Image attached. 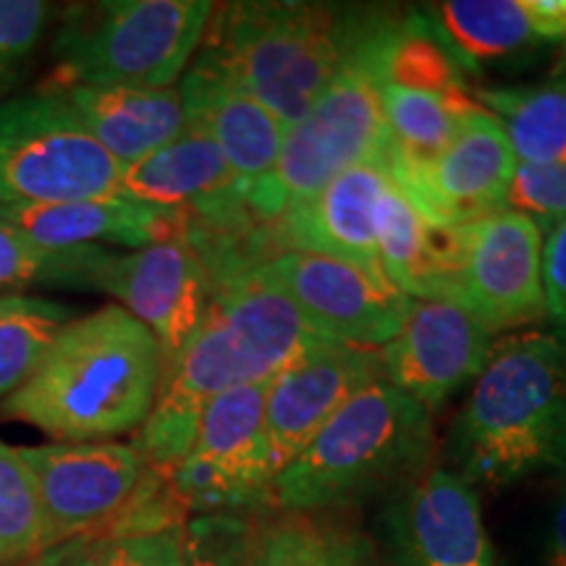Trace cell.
<instances>
[{
    "instance_id": "1",
    "label": "cell",
    "mask_w": 566,
    "mask_h": 566,
    "mask_svg": "<svg viewBox=\"0 0 566 566\" xmlns=\"http://www.w3.org/2000/svg\"><path fill=\"white\" fill-rule=\"evenodd\" d=\"M315 342L292 302L250 263L212 279L200 325L163 367L155 407L137 430L142 462L171 475L192 449L205 407L231 388L271 384Z\"/></svg>"
},
{
    "instance_id": "2",
    "label": "cell",
    "mask_w": 566,
    "mask_h": 566,
    "mask_svg": "<svg viewBox=\"0 0 566 566\" xmlns=\"http://www.w3.org/2000/svg\"><path fill=\"white\" fill-rule=\"evenodd\" d=\"M163 349L147 325L118 304L74 317L0 415L59 443H97L134 433L163 384Z\"/></svg>"
},
{
    "instance_id": "3",
    "label": "cell",
    "mask_w": 566,
    "mask_h": 566,
    "mask_svg": "<svg viewBox=\"0 0 566 566\" xmlns=\"http://www.w3.org/2000/svg\"><path fill=\"white\" fill-rule=\"evenodd\" d=\"M451 457L472 485L504 488L566 472V344L522 331L493 344L451 424Z\"/></svg>"
},
{
    "instance_id": "4",
    "label": "cell",
    "mask_w": 566,
    "mask_h": 566,
    "mask_svg": "<svg viewBox=\"0 0 566 566\" xmlns=\"http://www.w3.org/2000/svg\"><path fill=\"white\" fill-rule=\"evenodd\" d=\"M380 11L247 0L212 11L200 53L292 126L352 59Z\"/></svg>"
},
{
    "instance_id": "5",
    "label": "cell",
    "mask_w": 566,
    "mask_h": 566,
    "mask_svg": "<svg viewBox=\"0 0 566 566\" xmlns=\"http://www.w3.org/2000/svg\"><path fill=\"white\" fill-rule=\"evenodd\" d=\"M430 449L433 412L388 380H373L281 467L271 504L283 514H317L354 504L415 478Z\"/></svg>"
},
{
    "instance_id": "6",
    "label": "cell",
    "mask_w": 566,
    "mask_h": 566,
    "mask_svg": "<svg viewBox=\"0 0 566 566\" xmlns=\"http://www.w3.org/2000/svg\"><path fill=\"white\" fill-rule=\"evenodd\" d=\"M210 0H101L63 11L53 59L63 84L176 87L200 51Z\"/></svg>"
},
{
    "instance_id": "7",
    "label": "cell",
    "mask_w": 566,
    "mask_h": 566,
    "mask_svg": "<svg viewBox=\"0 0 566 566\" xmlns=\"http://www.w3.org/2000/svg\"><path fill=\"white\" fill-rule=\"evenodd\" d=\"M380 21L384 13L334 82L286 129L273 174L247 195L258 221H279L349 168L391 166L394 145L373 55Z\"/></svg>"
},
{
    "instance_id": "8",
    "label": "cell",
    "mask_w": 566,
    "mask_h": 566,
    "mask_svg": "<svg viewBox=\"0 0 566 566\" xmlns=\"http://www.w3.org/2000/svg\"><path fill=\"white\" fill-rule=\"evenodd\" d=\"M122 174L59 92L0 101V205L101 200L118 195Z\"/></svg>"
},
{
    "instance_id": "9",
    "label": "cell",
    "mask_w": 566,
    "mask_h": 566,
    "mask_svg": "<svg viewBox=\"0 0 566 566\" xmlns=\"http://www.w3.org/2000/svg\"><path fill=\"white\" fill-rule=\"evenodd\" d=\"M268 384L231 388L205 407L192 449L168 475L171 493L197 514H239L271 504L275 464L265 428Z\"/></svg>"
},
{
    "instance_id": "10",
    "label": "cell",
    "mask_w": 566,
    "mask_h": 566,
    "mask_svg": "<svg viewBox=\"0 0 566 566\" xmlns=\"http://www.w3.org/2000/svg\"><path fill=\"white\" fill-rule=\"evenodd\" d=\"M449 229V302L475 315L491 334L546 321V233L533 218L504 208Z\"/></svg>"
},
{
    "instance_id": "11",
    "label": "cell",
    "mask_w": 566,
    "mask_h": 566,
    "mask_svg": "<svg viewBox=\"0 0 566 566\" xmlns=\"http://www.w3.org/2000/svg\"><path fill=\"white\" fill-rule=\"evenodd\" d=\"M258 268L323 342L380 349L399 334L415 302L384 275L325 254L286 250Z\"/></svg>"
},
{
    "instance_id": "12",
    "label": "cell",
    "mask_w": 566,
    "mask_h": 566,
    "mask_svg": "<svg viewBox=\"0 0 566 566\" xmlns=\"http://www.w3.org/2000/svg\"><path fill=\"white\" fill-rule=\"evenodd\" d=\"M19 457L30 467L51 548L76 537H103L129 512L147 470L137 446L122 441L21 446Z\"/></svg>"
},
{
    "instance_id": "13",
    "label": "cell",
    "mask_w": 566,
    "mask_h": 566,
    "mask_svg": "<svg viewBox=\"0 0 566 566\" xmlns=\"http://www.w3.org/2000/svg\"><path fill=\"white\" fill-rule=\"evenodd\" d=\"M95 292L108 294L118 307L147 325L168 365L200 325L212 283L200 247L184 229L142 250H111Z\"/></svg>"
},
{
    "instance_id": "14",
    "label": "cell",
    "mask_w": 566,
    "mask_h": 566,
    "mask_svg": "<svg viewBox=\"0 0 566 566\" xmlns=\"http://www.w3.org/2000/svg\"><path fill=\"white\" fill-rule=\"evenodd\" d=\"M384 535L391 566H499L478 488L443 467L399 485Z\"/></svg>"
},
{
    "instance_id": "15",
    "label": "cell",
    "mask_w": 566,
    "mask_h": 566,
    "mask_svg": "<svg viewBox=\"0 0 566 566\" xmlns=\"http://www.w3.org/2000/svg\"><path fill=\"white\" fill-rule=\"evenodd\" d=\"M126 200L181 212L205 233L239 231L250 221L244 184L200 126L187 124L168 145L126 166L118 181Z\"/></svg>"
},
{
    "instance_id": "16",
    "label": "cell",
    "mask_w": 566,
    "mask_h": 566,
    "mask_svg": "<svg viewBox=\"0 0 566 566\" xmlns=\"http://www.w3.org/2000/svg\"><path fill=\"white\" fill-rule=\"evenodd\" d=\"M384 380L433 412L485 370L493 334L449 300H415L405 325L378 349Z\"/></svg>"
},
{
    "instance_id": "17",
    "label": "cell",
    "mask_w": 566,
    "mask_h": 566,
    "mask_svg": "<svg viewBox=\"0 0 566 566\" xmlns=\"http://www.w3.org/2000/svg\"><path fill=\"white\" fill-rule=\"evenodd\" d=\"M380 378L384 370L378 349L323 338H315L294 363L283 367L265 391V428L275 475L352 396Z\"/></svg>"
},
{
    "instance_id": "18",
    "label": "cell",
    "mask_w": 566,
    "mask_h": 566,
    "mask_svg": "<svg viewBox=\"0 0 566 566\" xmlns=\"http://www.w3.org/2000/svg\"><path fill=\"white\" fill-rule=\"evenodd\" d=\"M514 168L504 129L478 105L428 166L391 176L438 226H462L506 208Z\"/></svg>"
},
{
    "instance_id": "19",
    "label": "cell",
    "mask_w": 566,
    "mask_h": 566,
    "mask_svg": "<svg viewBox=\"0 0 566 566\" xmlns=\"http://www.w3.org/2000/svg\"><path fill=\"white\" fill-rule=\"evenodd\" d=\"M179 92L187 124L200 126L216 142L250 195L273 174L286 126L200 51L181 76Z\"/></svg>"
},
{
    "instance_id": "20",
    "label": "cell",
    "mask_w": 566,
    "mask_h": 566,
    "mask_svg": "<svg viewBox=\"0 0 566 566\" xmlns=\"http://www.w3.org/2000/svg\"><path fill=\"white\" fill-rule=\"evenodd\" d=\"M388 181L391 171L386 166L349 168L310 200L283 212L275 221V237L289 250L346 260L386 279L378 263L375 210Z\"/></svg>"
},
{
    "instance_id": "21",
    "label": "cell",
    "mask_w": 566,
    "mask_h": 566,
    "mask_svg": "<svg viewBox=\"0 0 566 566\" xmlns=\"http://www.w3.org/2000/svg\"><path fill=\"white\" fill-rule=\"evenodd\" d=\"M0 221L17 226L51 250L105 244L142 250L189 226L181 212L126 200L122 195L55 205H0Z\"/></svg>"
},
{
    "instance_id": "22",
    "label": "cell",
    "mask_w": 566,
    "mask_h": 566,
    "mask_svg": "<svg viewBox=\"0 0 566 566\" xmlns=\"http://www.w3.org/2000/svg\"><path fill=\"white\" fill-rule=\"evenodd\" d=\"M430 27L459 63H495L558 45L564 0H449L430 6Z\"/></svg>"
},
{
    "instance_id": "23",
    "label": "cell",
    "mask_w": 566,
    "mask_h": 566,
    "mask_svg": "<svg viewBox=\"0 0 566 566\" xmlns=\"http://www.w3.org/2000/svg\"><path fill=\"white\" fill-rule=\"evenodd\" d=\"M53 92H59L97 145L124 168L160 150L187 126L179 84L166 90H139L59 82Z\"/></svg>"
},
{
    "instance_id": "24",
    "label": "cell",
    "mask_w": 566,
    "mask_h": 566,
    "mask_svg": "<svg viewBox=\"0 0 566 566\" xmlns=\"http://www.w3.org/2000/svg\"><path fill=\"white\" fill-rule=\"evenodd\" d=\"M378 263L409 300H449L451 229L420 210L399 181H388L375 210Z\"/></svg>"
},
{
    "instance_id": "25",
    "label": "cell",
    "mask_w": 566,
    "mask_h": 566,
    "mask_svg": "<svg viewBox=\"0 0 566 566\" xmlns=\"http://www.w3.org/2000/svg\"><path fill=\"white\" fill-rule=\"evenodd\" d=\"M380 103L394 145V160L388 166L391 174L428 166L478 108L470 92L417 90L386 82H380Z\"/></svg>"
},
{
    "instance_id": "26",
    "label": "cell",
    "mask_w": 566,
    "mask_h": 566,
    "mask_svg": "<svg viewBox=\"0 0 566 566\" xmlns=\"http://www.w3.org/2000/svg\"><path fill=\"white\" fill-rule=\"evenodd\" d=\"M504 129L516 163L562 166L566 163V84L488 87L472 95Z\"/></svg>"
},
{
    "instance_id": "27",
    "label": "cell",
    "mask_w": 566,
    "mask_h": 566,
    "mask_svg": "<svg viewBox=\"0 0 566 566\" xmlns=\"http://www.w3.org/2000/svg\"><path fill=\"white\" fill-rule=\"evenodd\" d=\"M252 566H384L363 533L317 514H286L254 533Z\"/></svg>"
},
{
    "instance_id": "28",
    "label": "cell",
    "mask_w": 566,
    "mask_h": 566,
    "mask_svg": "<svg viewBox=\"0 0 566 566\" xmlns=\"http://www.w3.org/2000/svg\"><path fill=\"white\" fill-rule=\"evenodd\" d=\"M108 247L51 250L17 226L0 221V289H74L95 292Z\"/></svg>"
},
{
    "instance_id": "29",
    "label": "cell",
    "mask_w": 566,
    "mask_h": 566,
    "mask_svg": "<svg viewBox=\"0 0 566 566\" xmlns=\"http://www.w3.org/2000/svg\"><path fill=\"white\" fill-rule=\"evenodd\" d=\"M74 317V310L45 296L0 294V401L27 384L55 334Z\"/></svg>"
},
{
    "instance_id": "30",
    "label": "cell",
    "mask_w": 566,
    "mask_h": 566,
    "mask_svg": "<svg viewBox=\"0 0 566 566\" xmlns=\"http://www.w3.org/2000/svg\"><path fill=\"white\" fill-rule=\"evenodd\" d=\"M48 548L51 533L30 467L0 441V566L24 564Z\"/></svg>"
},
{
    "instance_id": "31",
    "label": "cell",
    "mask_w": 566,
    "mask_h": 566,
    "mask_svg": "<svg viewBox=\"0 0 566 566\" xmlns=\"http://www.w3.org/2000/svg\"><path fill=\"white\" fill-rule=\"evenodd\" d=\"M254 533L244 514H197L184 522V566H252Z\"/></svg>"
},
{
    "instance_id": "32",
    "label": "cell",
    "mask_w": 566,
    "mask_h": 566,
    "mask_svg": "<svg viewBox=\"0 0 566 566\" xmlns=\"http://www.w3.org/2000/svg\"><path fill=\"white\" fill-rule=\"evenodd\" d=\"M506 208L533 218L543 233L566 221V163L562 166H525L516 163Z\"/></svg>"
},
{
    "instance_id": "33",
    "label": "cell",
    "mask_w": 566,
    "mask_h": 566,
    "mask_svg": "<svg viewBox=\"0 0 566 566\" xmlns=\"http://www.w3.org/2000/svg\"><path fill=\"white\" fill-rule=\"evenodd\" d=\"M51 6L40 0H0V69L13 84L38 53Z\"/></svg>"
},
{
    "instance_id": "34",
    "label": "cell",
    "mask_w": 566,
    "mask_h": 566,
    "mask_svg": "<svg viewBox=\"0 0 566 566\" xmlns=\"http://www.w3.org/2000/svg\"><path fill=\"white\" fill-rule=\"evenodd\" d=\"M184 522L103 537V566H184Z\"/></svg>"
},
{
    "instance_id": "35",
    "label": "cell",
    "mask_w": 566,
    "mask_h": 566,
    "mask_svg": "<svg viewBox=\"0 0 566 566\" xmlns=\"http://www.w3.org/2000/svg\"><path fill=\"white\" fill-rule=\"evenodd\" d=\"M543 292L546 317L554 334L566 344V221L546 233L543 242Z\"/></svg>"
},
{
    "instance_id": "36",
    "label": "cell",
    "mask_w": 566,
    "mask_h": 566,
    "mask_svg": "<svg viewBox=\"0 0 566 566\" xmlns=\"http://www.w3.org/2000/svg\"><path fill=\"white\" fill-rule=\"evenodd\" d=\"M103 537H76L61 543L24 562V566H103Z\"/></svg>"
},
{
    "instance_id": "37",
    "label": "cell",
    "mask_w": 566,
    "mask_h": 566,
    "mask_svg": "<svg viewBox=\"0 0 566 566\" xmlns=\"http://www.w3.org/2000/svg\"><path fill=\"white\" fill-rule=\"evenodd\" d=\"M543 564L566 566V483L551 504L546 541H543Z\"/></svg>"
},
{
    "instance_id": "38",
    "label": "cell",
    "mask_w": 566,
    "mask_h": 566,
    "mask_svg": "<svg viewBox=\"0 0 566 566\" xmlns=\"http://www.w3.org/2000/svg\"><path fill=\"white\" fill-rule=\"evenodd\" d=\"M554 74L556 76L566 74V0H564V32H562V40H558V61L554 66Z\"/></svg>"
},
{
    "instance_id": "39",
    "label": "cell",
    "mask_w": 566,
    "mask_h": 566,
    "mask_svg": "<svg viewBox=\"0 0 566 566\" xmlns=\"http://www.w3.org/2000/svg\"><path fill=\"white\" fill-rule=\"evenodd\" d=\"M13 87H17V84H13V82L9 80V76L3 74V69H0V101H3V95H6V92H11Z\"/></svg>"
},
{
    "instance_id": "40",
    "label": "cell",
    "mask_w": 566,
    "mask_h": 566,
    "mask_svg": "<svg viewBox=\"0 0 566 566\" xmlns=\"http://www.w3.org/2000/svg\"><path fill=\"white\" fill-rule=\"evenodd\" d=\"M562 80H564V84H566V76H562Z\"/></svg>"
}]
</instances>
